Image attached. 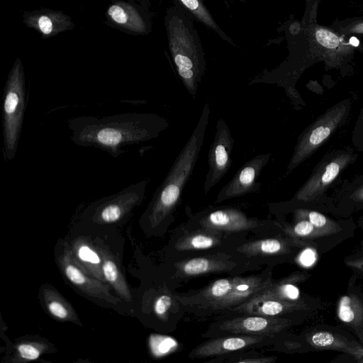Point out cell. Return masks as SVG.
I'll return each instance as SVG.
<instances>
[{
	"mask_svg": "<svg viewBox=\"0 0 363 363\" xmlns=\"http://www.w3.org/2000/svg\"><path fill=\"white\" fill-rule=\"evenodd\" d=\"M67 124L74 144L99 149L113 158L124 154L127 147L157 138L169 127L160 115L138 112L78 116L69 119Z\"/></svg>",
	"mask_w": 363,
	"mask_h": 363,
	"instance_id": "1",
	"label": "cell"
},
{
	"mask_svg": "<svg viewBox=\"0 0 363 363\" xmlns=\"http://www.w3.org/2000/svg\"><path fill=\"white\" fill-rule=\"evenodd\" d=\"M209 115L210 106L206 103L189 140L156 189L146 213V219L152 228L163 222L179 203L201 151Z\"/></svg>",
	"mask_w": 363,
	"mask_h": 363,
	"instance_id": "2",
	"label": "cell"
},
{
	"mask_svg": "<svg viewBox=\"0 0 363 363\" xmlns=\"http://www.w3.org/2000/svg\"><path fill=\"white\" fill-rule=\"evenodd\" d=\"M169 48L177 72L188 93L194 99L206 63L194 19L181 6L167 9L164 16Z\"/></svg>",
	"mask_w": 363,
	"mask_h": 363,
	"instance_id": "3",
	"label": "cell"
},
{
	"mask_svg": "<svg viewBox=\"0 0 363 363\" xmlns=\"http://www.w3.org/2000/svg\"><path fill=\"white\" fill-rule=\"evenodd\" d=\"M26 108V88L23 67L17 59L9 72L3 93V156L11 162L17 152Z\"/></svg>",
	"mask_w": 363,
	"mask_h": 363,
	"instance_id": "4",
	"label": "cell"
},
{
	"mask_svg": "<svg viewBox=\"0 0 363 363\" xmlns=\"http://www.w3.org/2000/svg\"><path fill=\"white\" fill-rule=\"evenodd\" d=\"M150 179L132 184L93 205L91 219L98 223H113L125 218L143 200Z\"/></svg>",
	"mask_w": 363,
	"mask_h": 363,
	"instance_id": "5",
	"label": "cell"
},
{
	"mask_svg": "<svg viewBox=\"0 0 363 363\" xmlns=\"http://www.w3.org/2000/svg\"><path fill=\"white\" fill-rule=\"evenodd\" d=\"M347 112V106L337 105L330 109L310 127L298 139L287 173L306 160L337 128Z\"/></svg>",
	"mask_w": 363,
	"mask_h": 363,
	"instance_id": "6",
	"label": "cell"
},
{
	"mask_svg": "<svg viewBox=\"0 0 363 363\" xmlns=\"http://www.w3.org/2000/svg\"><path fill=\"white\" fill-rule=\"evenodd\" d=\"M234 142L225 121L219 118L216 122L215 136L208 154V170L203 183L205 193L215 186L230 169Z\"/></svg>",
	"mask_w": 363,
	"mask_h": 363,
	"instance_id": "7",
	"label": "cell"
},
{
	"mask_svg": "<svg viewBox=\"0 0 363 363\" xmlns=\"http://www.w3.org/2000/svg\"><path fill=\"white\" fill-rule=\"evenodd\" d=\"M59 264L67 279L80 291L100 301L116 305L120 299L112 295L111 286L84 272L76 261L70 245H64Z\"/></svg>",
	"mask_w": 363,
	"mask_h": 363,
	"instance_id": "8",
	"label": "cell"
},
{
	"mask_svg": "<svg viewBox=\"0 0 363 363\" xmlns=\"http://www.w3.org/2000/svg\"><path fill=\"white\" fill-rule=\"evenodd\" d=\"M271 156V153L261 154L245 162L220 189L216 202L257 191L260 186L258 179Z\"/></svg>",
	"mask_w": 363,
	"mask_h": 363,
	"instance_id": "9",
	"label": "cell"
},
{
	"mask_svg": "<svg viewBox=\"0 0 363 363\" xmlns=\"http://www.w3.org/2000/svg\"><path fill=\"white\" fill-rule=\"evenodd\" d=\"M289 323L281 318L246 314L223 321L220 328L234 335L269 337L281 331Z\"/></svg>",
	"mask_w": 363,
	"mask_h": 363,
	"instance_id": "10",
	"label": "cell"
},
{
	"mask_svg": "<svg viewBox=\"0 0 363 363\" xmlns=\"http://www.w3.org/2000/svg\"><path fill=\"white\" fill-rule=\"evenodd\" d=\"M350 159L349 155H340L320 167L298 191L296 194V199L302 201L313 199L335 179Z\"/></svg>",
	"mask_w": 363,
	"mask_h": 363,
	"instance_id": "11",
	"label": "cell"
},
{
	"mask_svg": "<svg viewBox=\"0 0 363 363\" xmlns=\"http://www.w3.org/2000/svg\"><path fill=\"white\" fill-rule=\"evenodd\" d=\"M108 18L120 28L132 33L145 35L151 29V24L147 13L142 7L133 6L128 2L117 1L107 10Z\"/></svg>",
	"mask_w": 363,
	"mask_h": 363,
	"instance_id": "12",
	"label": "cell"
},
{
	"mask_svg": "<svg viewBox=\"0 0 363 363\" xmlns=\"http://www.w3.org/2000/svg\"><path fill=\"white\" fill-rule=\"evenodd\" d=\"M267 339L266 336L236 335L207 341L192 350L191 356L209 357L238 351L252 347Z\"/></svg>",
	"mask_w": 363,
	"mask_h": 363,
	"instance_id": "13",
	"label": "cell"
},
{
	"mask_svg": "<svg viewBox=\"0 0 363 363\" xmlns=\"http://www.w3.org/2000/svg\"><path fill=\"white\" fill-rule=\"evenodd\" d=\"M206 228L230 232L249 230L257 226L258 223L248 218L240 210L225 208L211 211L200 220Z\"/></svg>",
	"mask_w": 363,
	"mask_h": 363,
	"instance_id": "14",
	"label": "cell"
},
{
	"mask_svg": "<svg viewBox=\"0 0 363 363\" xmlns=\"http://www.w3.org/2000/svg\"><path fill=\"white\" fill-rule=\"evenodd\" d=\"M24 22L45 37L57 35L73 27L69 16L60 11L46 9L28 13L24 17Z\"/></svg>",
	"mask_w": 363,
	"mask_h": 363,
	"instance_id": "15",
	"label": "cell"
},
{
	"mask_svg": "<svg viewBox=\"0 0 363 363\" xmlns=\"http://www.w3.org/2000/svg\"><path fill=\"white\" fill-rule=\"evenodd\" d=\"M70 246L76 261L82 269L91 277L107 283L103 274L102 259L95 245L86 238H78Z\"/></svg>",
	"mask_w": 363,
	"mask_h": 363,
	"instance_id": "16",
	"label": "cell"
},
{
	"mask_svg": "<svg viewBox=\"0 0 363 363\" xmlns=\"http://www.w3.org/2000/svg\"><path fill=\"white\" fill-rule=\"evenodd\" d=\"M95 246L102 259V270L106 282L122 299L131 301V292L113 257L101 245L95 244Z\"/></svg>",
	"mask_w": 363,
	"mask_h": 363,
	"instance_id": "17",
	"label": "cell"
},
{
	"mask_svg": "<svg viewBox=\"0 0 363 363\" xmlns=\"http://www.w3.org/2000/svg\"><path fill=\"white\" fill-rule=\"evenodd\" d=\"M194 20L215 32L222 40L235 46L232 39L221 29L202 0H174Z\"/></svg>",
	"mask_w": 363,
	"mask_h": 363,
	"instance_id": "18",
	"label": "cell"
},
{
	"mask_svg": "<svg viewBox=\"0 0 363 363\" xmlns=\"http://www.w3.org/2000/svg\"><path fill=\"white\" fill-rule=\"evenodd\" d=\"M43 298L46 308L54 318L63 321L79 323L75 311L54 289L45 288Z\"/></svg>",
	"mask_w": 363,
	"mask_h": 363,
	"instance_id": "19",
	"label": "cell"
},
{
	"mask_svg": "<svg viewBox=\"0 0 363 363\" xmlns=\"http://www.w3.org/2000/svg\"><path fill=\"white\" fill-rule=\"evenodd\" d=\"M300 296L298 288L289 282L281 281L279 283H272L268 286L257 292L248 301L262 299H277L291 302L296 301Z\"/></svg>",
	"mask_w": 363,
	"mask_h": 363,
	"instance_id": "20",
	"label": "cell"
},
{
	"mask_svg": "<svg viewBox=\"0 0 363 363\" xmlns=\"http://www.w3.org/2000/svg\"><path fill=\"white\" fill-rule=\"evenodd\" d=\"M228 264L222 261L208 257H195L179 264V270L185 276H197L225 269Z\"/></svg>",
	"mask_w": 363,
	"mask_h": 363,
	"instance_id": "21",
	"label": "cell"
},
{
	"mask_svg": "<svg viewBox=\"0 0 363 363\" xmlns=\"http://www.w3.org/2000/svg\"><path fill=\"white\" fill-rule=\"evenodd\" d=\"M338 317L347 323H359L363 317V307L354 296H343L338 304Z\"/></svg>",
	"mask_w": 363,
	"mask_h": 363,
	"instance_id": "22",
	"label": "cell"
},
{
	"mask_svg": "<svg viewBox=\"0 0 363 363\" xmlns=\"http://www.w3.org/2000/svg\"><path fill=\"white\" fill-rule=\"evenodd\" d=\"M284 250L281 241L275 238H268L251 243L242 247V251L248 254H261L262 255H274L281 253Z\"/></svg>",
	"mask_w": 363,
	"mask_h": 363,
	"instance_id": "23",
	"label": "cell"
},
{
	"mask_svg": "<svg viewBox=\"0 0 363 363\" xmlns=\"http://www.w3.org/2000/svg\"><path fill=\"white\" fill-rule=\"evenodd\" d=\"M218 239L206 233H194L182 239L177 248L182 250H206L218 245Z\"/></svg>",
	"mask_w": 363,
	"mask_h": 363,
	"instance_id": "24",
	"label": "cell"
},
{
	"mask_svg": "<svg viewBox=\"0 0 363 363\" xmlns=\"http://www.w3.org/2000/svg\"><path fill=\"white\" fill-rule=\"evenodd\" d=\"M338 340L330 333L321 331L314 333L311 337V342L315 347H345L344 342L337 343Z\"/></svg>",
	"mask_w": 363,
	"mask_h": 363,
	"instance_id": "25",
	"label": "cell"
},
{
	"mask_svg": "<svg viewBox=\"0 0 363 363\" xmlns=\"http://www.w3.org/2000/svg\"><path fill=\"white\" fill-rule=\"evenodd\" d=\"M43 346L35 342H23L17 346V353L18 356L25 360L33 361L40 357L43 351Z\"/></svg>",
	"mask_w": 363,
	"mask_h": 363,
	"instance_id": "26",
	"label": "cell"
},
{
	"mask_svg": "<svg viewBox=\"0 0 363 363\" xmlns=\"http://www.w3.org/2000/svg\"><path fill=\"white\" fill-rule=\"evenodd\" d=\"M296 214L298 218L308 220L318 230L328 229L330 227V222L327 218L318 212L298 210Z\"/></svg>",
	"mask_w": 363,
	"mask_h": 363,
	"instance_id": "27",
	"label": "cell"
},
{
	"mask_svg": "<svg viewBox=\"0 0 363 363\" xmlns=\"http://www.w3.org/2000/svg\"><path fill=\"white\" fill-rule=\"evenodd\" d=\"M315 36L319 43L328 48H335L339 43L335 34L325 29L318 30Z\"/></svg>",
	"mask_w": 363,
	"mask_h": 363,
	"instance_id": "28",
	"label": "cell"
},
{
	"mask_svg": "<svg viewBox=\"0 0 363 363\" xmlns=\"http://www.w3.org/2000/svg\"><path fill=\"white\" fill-rule=\"evenodd\" d=\"M172 303V298L167 294L159 296L154 304V311L158 317L164 318Z\"/></svg>",
	"mask_w": 363,
	"mask_h": 363,
	"instance_id": "29",
	"label": "cell"
},
{
	"mask_svg": "<svg viewBox=\"0 0 363 363\" xmlns=\"http://www.w3.org/2000/svg\"><path fill=\"white\" fill-rule=\"evenodd\" d=\"M315 229L308 220L302 219L293 227V233L300 237H308L313 235Z\"/></svg>",
	"mask_w": 363,
	"mask_h": 363,
	"instance_id": "30",
	"label": "cell"
},
{
	"mask_svg": "<svg viewBox=\"0 0 363 363\" xmlns=\"http://www.w3.org/2000/svg\"><path fill=\"white\" fill-rule=\"evenodd\" d=\"M317 259V254L312 248L305 249L299 257L301 264L304 267L312 266Z\"/></svg>",
	"mask_w": 363,
	"mask_h": 363,
	"instance_id": "31",
	"label": "cell"
},
{
	"mask_svg": "<svg viewBox=\"0 0 363 363\" xmlns=\"http://www.w3.org/2000/svg\"><path fill=\"white\" fill-rule=\"evenodd\" d=\"M237 362H247V363H264V362H272V358L269 357H259V358H250V359H239L236 361Z\"/></svg>",
	"mask_w": 363,
	"mask_h": 363,
	"instance_id": "32",
	"label": "cell"
},
{
	"mask_svg": "<svg viewBox=\"0 0 363 363\" xmlns=\"http://www.w3.org/2000/svg\"><path fill=\"white\" fill-rule=\"evenodd\" d=\"M350 43L354 46H357L359 44V41L356 38L352 37L350 38Z\"/></svg>",
	"mask_w": 363,
	"mask_h": 363,
	"instance_id": "33",
	"label": "cell"
},
{
	"mask_svg": "<svg viewBox=\"0 0 363 363\" xmlns=\"http://www.w3.org/2000/svg\"><path fill=\"white\" fill-rule=\"evenodd\" d=\"M138 1L143 7L147 6L148 0H135Z\"/></svg>",
	"mask_w": 363,
	"mask_h": 363,
	"instance_id": "34",
	"label": "cell"
},
{
	"mask_svg": "<svg viewBox=\"0 0 363 363\" xmlns=\"http://www.w3.org/2000/svg\"><path fill=\"white\" fill-rule=\"evenodd\" d=\"M359 197L363 199V191H360Z\"/></svg>",
	"mask_w": 363,
	"mask_h": 363,
	"instance_id": "35",
	"label": "cell"
}]
</instances>
